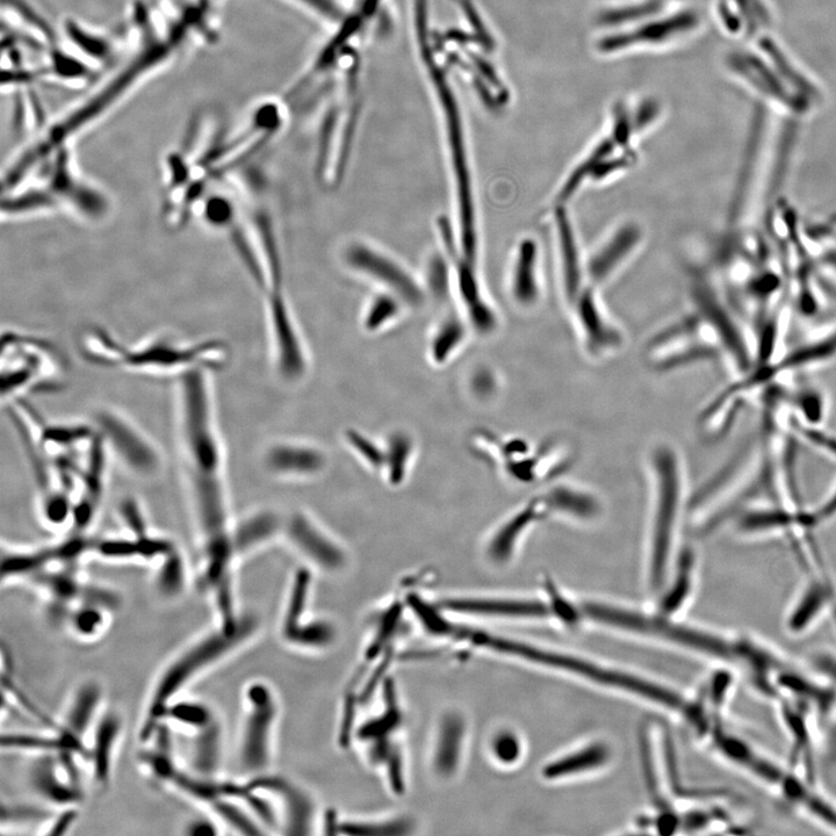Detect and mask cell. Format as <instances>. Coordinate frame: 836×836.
Listing matches in <instances>:
<instances>
[{"mask_svg":"<svg viewBox=\"0 0 836 836\" xmlns=\"http://www.w3.org/2000/svg\"><path fill=\"white\" fill-rule=\"evenodd\" d=\"M545 501H533L528 507L518 513L513 520L504 525L503 528L490 544L489 552L497 561L507 560L513 552L517 538L522 535L528 526L542 517L544 514Z\"/></svg>","mask_w":836,"mask_h":836,"instance_id":"30","label":"cell"},{"mask_svg":"<svg viewBox=\"0 0 836 836\" xmlns=\"http://www.w3.org/2000/svg\"><path fill=\"white\" fill-rule=\"evenodd\" d=\"M280 699L269 682L252 680L242 693L236 759L244 777L269 773L276 754Z\"/></svg>","mask_w":836,"mask_h":836,"instance_id":"4","label":"cell"},{"mask_svg":"<svg viewBox=\"0 0 836 836\" xmlns=\"http://www.w3.org/2000/svg\"><path fill=\"white\" fill-rule=\"evenodd\" d=\"M56 810L40 804H13L3 801L2 804V830L6 828L11 830H19V828H27V826L34 827L36 830L42 828L48 823L49 819L53 817Z\"/></svg>","mask_w":836,"mask_h":836,"instance_id":"33","label":"cell"},{"mask_svg":"<svg viewBox=\"0 0 836 836\" xmlns=\"http://www.w3.org/2000/svg\"><path fill=\"white\" fill-rule=\"evenodd\" d=\"M262 777L277 807L279 830L288 835L314 834L321 818L312 795L299 784L270 771Z\"/></svg>","mask_w":836,"mask_h":836,"instance_id":"13","label":"cell"},{"mask_svg":"<svg viewBox=\"0 0 836 836\" xmlns=\"http://www.w3.org/2000/svg\"><path fill=\"white\" fill-rule=\"evenodd\" d=\"M608 759L609 749L607 746L596 744L552 763V765L547 766L544 774L547 778L571 776L582 773V771L600 767Z\"/></svg>","mask_w":836,"mask_h":836,"instance_id":"31","label":"cell"},{"mask_svg":"<svg viewBox=\"0 0 836 836\" xmlns=\"http://www.w3.org/2000/svg\"><path fill=\"white\" fill-rule=\"evenodd\" d=\"M187 765L191 773L201 777H221L223 754H225V730L221 719L206 730L189 735Z\"/></svg>","mask_w":836,"mask_h":836,"instance_id":"19","label":"cell"},{"mask_svg":"<svg viewBox=\"0 0 836 836\" xmlns=\"http://www.w3.org/2000/svg\"><path fill=\"white\" fill-rule=\"evenodd\" d=\"M106 708L102 682L88 679L79 682L70 694L59 722L60 731L86 747L89 735Z\"/></svg>","mask_w":836,"mask_h":836,"instance_id":"16","label":"cell"},{"mask_svg":"<svg viewBox=\"0 0 836 836\" xmlns=\"http://www.w3.org/2000/svg\"><path fill=\"white\" fill-rule=\"evenodd\" d=\"M333 833L345 835H408L417 832V821L400 814L396 817L333 820Z\"/></svg>","mask_w":836,"mask_h":836,"instance_id":"28","label":"cell"},{"mask_svg":"<svg viewBox=\"0 0 836 836\" xmlns=\"http://www.w3.org/2000/svg\"><path fill=\"white\" fill-rule=\"evenodd\" d=\"M790 405L796 412V421L807 427H823L828 415V399L824 391L813 386L798 389Z\"/></svg>","mask_w":836,"mask_h":836,"instance_id":"32","label":"cell"},{"mask_svg":"<svg viewBox=\"0 0 836 836\" xmlns=\"http://www.w3.org/2000/svg\"><path fill=\"white\" fill-rule=\"evenodd\" d=\"M658 477V503L652 536V582L661 587L665 581L668 559L673 550L677 520L682 500V473L672 451L661 450L655 460Z\"/></svg>","mask_w":836,"mask_h":836,"instance_id":"8","label":"cell"},{"mask_svg":"<svg viewBox=\"0 0 836 836\" xmlns=\"http://www.w3.org/2000/svg\"><path fill=\"white\" fill-rule=\"evenodd\" d=\"M61 357L45 338L7 330L2 338L3 396H14L57 376Z\"/></svg>","mask_w":836,"mask_h":836,"instance_id":"7","label":"cell"},{"mask_svg":"<svg viewBox=\"0 0 836 836\" xmlns=\"http://www.w3.org/2000/svg\"><path fill=\"white\" fill-rule=\"evenodd\" d=\"M124 731L125 722L120 711L105 708L86 742V773L89 774L93 787L99 791H104L111 785L115 756Z\"/></svg>","mask_w":836,"mask_h":836,"instance_id":"12","label":"cell"},{"mask_svg":"<svg viewBox=\"0 0 836 836\" xmlns=\"http://www.w3.org/2000/svg\"><path fill=\"white\" fill-rule=\"evenodd\" d=\"M511 290L520 305L528 306L538 300L537 249L532 241H525L518 248Z\"/></svg>","mask_w":836,"mask_h":836,"instance_id":"27","label":"cell"},{"mask_svg":"<svg viewBox=\"0 0 836 836\" xmlns=\"http://www.w3.org/2000/svg\"><path fill=\"white\" fill-rule=\"evenodd\" d=\"M85 762L76 754L32 755L26 781L39 803L53 810L79 807L84 801Z\"/></svg>","mask_w":836,"mask_h":836,"instance_id":"9","label":"cell"},{"mask_svg":"<svg viewBox=\"0 0 836 836\" xmlns=\"http://www.w3.org/2000/svg\"><path fill=\"white\" fill-rule=\"evenodd\" d=\"M78 349L86 362L93 365L177 377L198 367L214 371L226 362L228 355L227 345L218 338L191 342L154 336L127 344L99 326L83 330Z\"/></svg>","mask_w":836,"mask_h":836,"instance_id":"1","label":"cell"},{"mask_svg":"<svg viewBox=\"0 0 836 836\" xmlns=\"http://www.w3.org/2000/svg\"><path fill=\"white\" fill-rule=\"evenodd\" d=\"M276 518L269 514H259L245 520L235 532H232L235 554L251 550V547L264 542L276 530Z\"/></svg>","mask_w":836,"mask_h":836,"instance_id":"35","label":"cell"},{"mask_svg":"<svg viewBox=\"0 0 836 836\" xmlns=\"http://www.w3.org/2000/svg\"><path fill=\"white\" fill-rule=\"evenodd\" d=\"M392 449V474L394 478H400L409 452L408 442L405 438L398 437L394 439Z\"/></svg>","mask_w":836,"mask_h":836,"instance_id":"42","label":"cell"},{"mask_svg":"<svg viewBox=\"0 0 836 836\" xmlns=\"http://www.w3.org/2000/svg\"><path fill=\"white\" fill-rule=\"evenodd\" d=\"M290 532L294 543L317 565L327 571H335L343 565L342 552L304 518H295Z\"/></svg>","mask_w":836,"mask_h":836,"instance_id":"25","label":"cell"},{"mask_svg":"<svg viewBox=\"0 0 836 836\" xmlns=\"http://www.w3.org/2000/svg\"><path fill=\"white\" fill-rule=\"evenodd\" d=\"M352 439L355 441L357 449L364 454L367 460H370L373 464L380 463L381 457L377 448H374L373 445L358 436H355V438Z\"/></svg>","mask_w":836,"mask_h":836,"instance_id":"43","label":"cell"},{"mask_svg":"<svg viewBox=\"0 0 836 836\" xmlns=\"http://www.w3.org/2000/svg\"><path fill=\"white\" fill-rule=\"evenodd\" d=\"M448 614L477 616H544L543 604L520 601L486 600V598H448L437 605Z\"/></svg>","mask_w":836,"mask_h":836,"instance_id":"22","label":"cell"},{"mask_svg":"<svg viewBox=\"0 0 836 836\" xmlns=\"http://www.w3.org/2000/svg\"><path fill=\"white\" fill-rule=\"evenodd\" d=\"M78 807L56 810L40 832L41 835L61 836L68 834L75 827L78 820Z\"/></svg>","mask_w":836,"mask_h":836,"instance_id":"37","label":"cell"},{"mask_svg":"<svg viewBox=\"0 0 836 836\" xmlns=\"http://www.w3.org/2000/svg\"><path fill=\"white\" fill-rule=\"evenodd\" d=\"M261 623L255 616L245 615L243 622L233 630L213 627L187 644L160 670L151 684L144 703L139 725V740L146 742L162 725L167 706L182 697L194 682L241 652L255 640Z\"/></svg>","mask_w":836,"mask_h":836,"instance_id":"2","label":"cell"},{"mask_svg":"<svg viewBox=\"0 0 836 836\" xmlns=\"http://www.w3.org/2000/svg\"><path fill=\"white\" fill-rule=\"evenodd\" d=\"M27 180H34L46 190L59 214L85 223H100L111 213L110 197L77 170L68 148L50 157Z\"/></svg>","mask_w":836,"mask_h":836,"instance_id":"6","label":"cell"},{"mask_svg":"<svg viewBox=\"0 0 836 836\" xmlns=\"http://www.w3.org/2000/svg\"><path fill=\"white\" fill-rule=\"evenodd\" d=\"M819 235L823 237H828V239H836V215H834L833 218L826 221L824 225L820 227Z\"/></svg>","mask_w":836,"mask_h":836,"instance_id":"44","label":"cell"},{"mask_svg":"<svg viewBox=\"0 0 836 836\" xmlns=\"http://www.w3.org/2000/svg\"><path fill=\"white\" fill-rule=\"evenodd\" d=\"M493 753L495 758L501 763L510 765V763H514L520 758V741H518L514 734L509 732L500 733L496 735L493 741Z\"/></svg>","mask_w":836,"mask_h":836,"instance_id":"38","label":"cell"},{"mask_svg":"<svg viewBox=\"0 0 836 836\" xmlns=\"http://www.w3.org/2000/svg\"><path fill=\"white\" fill-rule=\"evenodd\" d=\"M223 830L219 821L216 820L211 813L206 811V814L201 817L193 818L184 826V834L189 836H216L220 835Z\"/></svg>","mask_w":836,"mask_h":836,"instance_id":"40","label":"cell"},{"mask_svg":"<svg viewBox=\"0 0 836 836\" xmlns=\"http://www.w3.org/2000/svg\"><path fill=\"white\" fill-rule=\"evenodd\" d=\"M383 709L366 720L352 737L360 742L367 763L383 776L388 788L402 795L407 788V765L402 747L403 712L393 682L384 683Z\"/></svg>","mask_w":836,"mask_h":836,"instance_id":"5","label":"cell"},{"mask_svg":"<svg viewBox=\"0 0 836 836\" xmlns=\"http://www.w3.org/2000/svg\"><path fill=\"white\" fill-rule=\"evenodd\" d=\"M212 372L198 367L178 376L179 444L189 485L223 481V451L215 420Z\"/></svg>","mask_w":836,"mask_h":836,"instance_id":"3","label":"cell"},{"mask_svg":"<svg viewBox=\"0 0 836 836\" xmlns=\"http://www.w3.org/2000/svg\"><path fill=\"white\" fill-rule=\"evenodd\" d=\"M187 585H189V571H187L186 561L182 553L175 549L157 562L154 588L162 600L176 601L184 595Z\"/></svg>","mask_w":836,"mask_h":836,"instance_id":"29","label":"cell"},{"mask_svg":"<svg viewBox=\"0 0 836 836\" xmlns=\"http://www.w3.org/2000/svg\"><path fill=\"white\" fill-rule=\"evenodd\" d=\"M3 751L32 755L72 753L84 760L86 747L60 730L48 732H9L2 734Z\"/></svg>","mask_w":836,"mask_h":836,"instance_id":"20","label":"cell"},{"mask_svg":"<svg viewBox=\"0 0 836 836\" xmlns=\"http://www.w3.org/2000/svg\"><path fill=\"white\" fill-rule=\"evenodd\" d=\"M115 611L110 605L83 598L69 609L63 626L77 641L96 643L111 629Z\"/></svg>","mask_w":836,"mask_h":836,"instance_id":"21","label":"cell"},{"mask_svg":"<svg viewBox=\"0 0 836 836\" xmlns=\"http://www.w3.org/2000/svg\"><path fill=\"white\" fill-rule=\"evenodd\" d=\"M308 590L309 576L301 572L279 623L280 638L298 651L324 652L335 645L336 625L328 619L307 617Z\"/></svg>","mask_w":836,"mask_h":836,"instance_id":"10","label":"cell"},{"mask_svg":"<svg viewBox=\"0 0 836 836\" xmlns=\"http://www.w3.org/2000/svg\"><path fill=\"white\" fill-rule=\"evenodd\" d=\"M269 464L281 472L309 473L319 470L322 458L313 450L280 446L271 451Z\"/></svg>","mask_w":836,"mask_h":836,"instance_id":"34","label":"cell"},{"mask_svg":"<svg viewBox=\"0 0 836 836\" xmlns=\"http://www.w3.org/2000/svg\"><path fill=\"white\" fill-rule=\"evenodd\" d=\"M729 67L735 75L745 79L763 96L791 112L803 114L810 111L811 106L797 96L777 74L771 63L762 57L747 52H734L729 57Z\"/></svg>","mask_w":836,"mask_h":836,"instance_id":"15","label":"cell"},{"mask_svg":"<svg viewBox=\"0 0 836 836\" xmlns=\"http://www.w3.org/2000/svg\"><path fill=\"white\" fill-rule=\"evenodd\" d=\"M120 511L122 520H124L128 530L133 533V537L148 535V525L139 502L127 499L122 502Z\"/></svg>","mask_w":836,"mask_h":836,"instance_id":"39","label":"cell"},{"mask_svg":"<svg viewBox=\"0 0 836 836\" xmlns=\"http://www.w3.org/2000/svg\"><path fill=\"white\" fill-rule=\"evenodd\" d=\"M694 569V554L690 551L684 552L681 557L679 569H677L674 586L670 589L665 601H663V610L667 612L675 611L686 601L691 586H693Z\"/></svg>","mask_w":836,"mask_h":836,"instance_id":"36","label":"cell"},{"mask_svg":"<svg viewBox=\"0 0 836 836\" xmlns=\"http://www.w3.org/2000/svg\"><path fill=\"white\" fill-rule=\"evenodd\" d=\"M467 734L466 720L456 710L439 715L431 732L428 765L436 782H449L458 774Z\"/></svg>","mask_w":836,"mask_h":836,"instance_id":"14","label":"cell"},{"mask_svg":"<svg viewBox=\"0 0 836 836\" xmlns=\"http://www.w3.org/2000/svg\"><path fill=\"white\" fill-rule=\"evenodd\" d=\"M812 574L789 611L787 626L792 633H803L835 601L834 589L825 576L826 572Z\"/></svg>","mask_w":836,"mask_h":836,"instance_id":"18","label":"cell"},{"mask_svg":"<svg viewBox=\"0 0 836 836\" xmlns=\"http://www.w3.org/2000/svg\"><path fill=\"white\" fill-rule=\"evenodd\" d=\"M395 312L396 307L392 300L379 299L377 302H374L369 314H367V327L371 329L380 327V324H384L387 320H392Z\"/></svg>","mask_w":836,"mask_h":836,"instance_id":"41","label":"cell"},{"mask_svg":"<svg viewBox=\"0 0 836 836\" xmlns=\"http://www.w3.org/2000/svg\"><path fill=\"white\" fill-rule=\"evenodd\" d=\"M96 421L104 444L129 471L141 478L154 477L160 471L161 458L155 445L126 417L104 410Z\"/></svg>","mask_w":836,"mask_h":836,"instance_id":"11","label":"cell"},{"mask_svg":"<svg viewBox=\"0 0 836 836\" xmlns=\"http://www.w3.org/2000/svg\"><path fill=\"white\" fill-rule=\"evenodd\" d=\"M638 241V230L633 227H624L619 230L590 258L588 268L586 266L589 281L592 280L595 287L604 283L625 261Z\"/></svg>","mask_w":836,"mask_h":836,"instance_id":"23","label":"cell"},{"mask_svg":"<svg viewBox=\"0 0 836 836\" xmlns=\"http://www.w3.org/2000/svg\"><path fill=\"white\" fill-rule=\"evenodd\" d=\"M348 258L352 266L391 287V290L398 293L401 299L412 304H417L422 299L421 292L412 278L398 264L376 250L357 245L351 248Z\"/></svg>","mask_w":836,"mask_h":836,"instance_id":"17","label":"cell"},{"mask_svg":"<svg viewBox=\"0 0 836 836\" xmlns=\"http://www.w3.org/2000/svg\"><path fill=\"white\" fill-rule=\"evenodd\" d=\"M761 49L768 57L771 66L775 68L777 74L780 75L789 86V88L801 97L804 102L811 107L817 104L820 99V92L817 86L814 85L809 78H807L801 71L791 62L788 55L783 52L780 47L776 45L773 40L763 39L761 41Z\"/></svg>","mask_w":836,"mask_h":836,"instance_id":"26","label":"cell"},{"mask_svg":"<svg viewBox=\"0 0 836 836\" xmlns=\"http://www.w3.org/2000/svg\"><path fill=\"white\" fill-rule=\"evenodd\" d=\"M220 717L212 706L205 702L185 697H178L171 702L162 716V724H167L174 732L192 734L204 731Z\"/></svg>","mask_w":836,"mask_h":836,"instance_id":"24","label":"cell"}]
</instances>
